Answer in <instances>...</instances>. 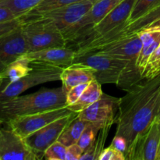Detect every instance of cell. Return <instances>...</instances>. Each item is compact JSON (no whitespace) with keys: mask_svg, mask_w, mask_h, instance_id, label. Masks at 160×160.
<instances>
[{"mask_svg":"<svg viewBox=\"0 0 160 160\" xmlns=\"http://www.w3.org/2000/svg\"><path fill=\"white\" fill-rule=\"evenodd\" d=\"M136 1L137 0H123L101 21L84 31L73 45L78 47L81 44L102 37L117 28L126 25Z\"/></svg>","mask_w":160,"mask_h":160,"instance_id":"7","label":"cell"},{"mask_svg":"<svg viewBox=\"0 0 160 160\" xmlns=\"http://www.w3.org/2000/svg\"><path fill=\"white\" fill-rule=\"evenodd\" d=\"M88 123L89 122L83 120L78 114L77 117L67 124L58 141L67 147L78 143L81 134Z\"/></svg>","mask_w":160,"mask_h":160,"instance_id":"21","label":"cell"},{"mask_svg":"<svg viewBox=\"0 0 160 160\" xmlns=\"http://www.w3.org/2000/svg\"><path fill=\"white\" fill-rule=\"evenodd\" d=\"M26 54L32 64H43L65 68L73 63L76 50L70 46H66L47 48L27 52Z\"/></svg>","mask_w":160,"mask_h":160,"instance_id":"15","label":"cell"},{"mask_svg":"<svg viewBox=\"0 0 160 160\" xmlns=\"http://www.w3.org/2000/svg\"><path fill=\"white\" fill-rule=\"evenodd\" d=\"M110 146L115 148V149L118 150V151L123 152L125 154L127 150H128V142H127V140L123 137L115 135V137L112 139Z\"/></svg>","mask_w":160,"mask_h":160,"instance_id":"33","label":"cell"},{"mask_svg":"<svg viewBox=\"0 0 160 160\" xmlns=\"http://www.w3.org/2000/svg\"><path fill=\"white\" fill-rule=\"evenodd\" d=\"M83 153L84 150L78 145V144H73L67 147L66 160H80Z\"/></svg>","mask_w":160,"mask_h":160,"instance_id":"31","label":"cell"},{"mask_svg":"<svg viewBox=\"0 0 160 160\" xmlns=\"http://www.w3.org/2000/svg\"><path fill=\"white\" fill-rule=\"evenodd\" d=\"M0 160H1V159H0Z\"/></svg>","mask_w":160,"mask_h":160,"instance_id":"38","label":"cell"},{"mask_svg":"<svg viewBox=\"0 0 160 160\" xmlns=\"http://www.w3.org/2000/svg\"><path fill=\"white\" fill-rule=\"evenodd\" d=\"M160 73V45L151 55L147 62L142 77L144 79H150Z\"/></svg>","mask_w":160,"mask_h":160,"instance_id":"26","label":"cell"},{"mask_svg":"<svg viewBox=\"0 0 160 160\" xmlns=\"http://www.w3.org/2000/svg\"><path fill=\"white\" fill-rule=\"evenodd\" d=\"M66 93L62 87L42 88L38 92L0 102V121L9 122L22 116L65 107Z\"/></svg>","mask_w":160,"mask_h":160,"instance_id":"2","label":"cell"},{"mask_svg":"<svg viewBox=\"0 0 160 160\" xmlns=\"http://www.w3.org/2000/svg\"><path fill=\"white\" fill-rule=\"evenodd\" d=\"M95 79V70L90 67L80 63H73L65 67L60 75L62 87L65 93L74 86L90 83Z\"/></svg>","mask_w":160,"mask_h":160,"instance_id":"16","label":"cell"},{"mask_svg":"<svg viewBox=\"0 0 160 160\" xmlns=\"http://www.w3.org/2000/svg\"><path fill=\"white\" fill-rule=\"evenodd\" d=\"M67 147L56 141L45 151L43 159L47 160H66Z\"/></svg>","mask_w":160,"mask_h":160,"instance_id":"28","label":"cell"},{"mask_svg":"<svg viewBox=\"0 0 160 160\" xmlns=\"http://www.w3.org/2000/svg\"><path fill=\"white\" fill-rule=\"evenodd\" d=\"M160 28V2L152 8L142 17L123 27V34H134L145 28Z\"/></svg>","mask_w":160,"mask_h":160,"instance_id":"19","label":"cell"},{"mask_svg":"<svg viewBox=\"0 0 160 160\" xmlns=\"http://www.w3.org/2000/svg\"><path fill=\"white\" fill-rule=\"evenodd\" d=\"M159 2L160 0H137L127 23H131L140 18Z\"/></svg>","mask_w":160,"mask_h":160,"instance_id":"25","label":"cell"},{"mask_svg":"<svg viewBox=\"0 0 160 160\" xmlns=\"http://www.w3.org/2000/svg\"><path fill=\"white\" fill-rule=\"evenodd\" d=\"M159 160H160V159H159Z\"/></svg>","mask_w":160,"mask_h":160,"instance_id":"39","label":"cell"},{"mask_svg":"<svg viewBox=\"0 0 160 160\" xmlns=\"http://www.w3.org/2000/svg\"><path fill=\"white\" fill-rule=\"evenodd\" d=\"M33 70V66L27 54L22 55L11 62L0 73V85L14 82L28 75Z\"/></svg>","mask_w":160,"mask_h":160,"instance_id":"18","label":"cell"},{"mask_svg":"<svg viewBox=\"0 0 160 160\" xmlns=\"http://www.w3.org/2000/svg\"><path fill=\"white\" fill-rule=\"evenodd\" d=\"M142 40L138 33L125 34L123 28L98 38L81 44L75 48L76 53L98 52L116 59L129 62L131 67H137V59L142 48Z\"/></svg>","mask_w":160,"mask_h":160,"instance_id":"3","label":"cell"},{"mask_svg":"<svg viewBox=\"0 0 160 160\" xmlns=\"http://www.w3.org/2000/svg\"><path fill=\"white\" fill-rule=\"evenodd\" d=\"M92 5L93 3L90 0H83L34 17H43L51 19L62 34H64L83 18Z\"/></svg>","mask_w":160,"mask_h":160,"instance_id":"13","label":"cell"},{"mask_svg":"<svg viewBox=\"0 0 160 160\" xmlns=\"http://www.w3.org/2000/svg\"><path fill=\"white\" fill-rule=\"evenodd\" d=\"M78 114L73 112L69 115L60 117L25 138L24 140L27 145L38 160L43 159L45 150L52 144L58 141L67 124L76 117Z\"/></svg>","mask_w":160,"mask_h":160,"instance_id":"8","label":"cell"},{"mask_svg":"<svg viewBox=\"0 0 160 160\" xmlns=\"http://www.w3.org/2000/svg\"><path fill=\"white\" fill-rule=\"evenodd\" d=\"M1 160H38L25 142L8 122L0 121Z\"/></svg>","mask_w":160,"mask_h":160,"instance_id":"9","label":"cell"},{"mask_svg":"<svg viewBox=\"0 0 160 160\" xmlns=\"http://www.w3.org/2000/svg\"><path fill=\"white\" fill-rule=\"evenodd\" d=\"M156 120H158V121L160 122V106H159V111H158V113H157V117H156Z\"/></svg>","mask_w":160,"mask_h":160,"instance_id":"35","label":"cell"},{"mask_svg":"<svg viewBox=\"0 0 160 160\" xmlns=\"http://www.w3.org/2000/svg\"><path fill=\"white\" fill-rule=\"evenodd\" d=\"M43 0H0V6L10 9L19 17L29 12Z\"/></svg>","mask_w":160,"mask_h":160,"instance_id":"23","label":"cell"},{"mask_svg":"<svg viewBox=\"0 0 160 160\" xmlns=\"http://www.w3.org/2000/svg\"><path fill=\"white\" fill-rule=\"evenodd\" d=\"M112 126H106L99 131L96 140L84 152L80 160H98L100 154L105 148V143Z\"/></svg>","mask_w":160,"mask_h":160,"instance_id":"22","label":"cell"},{"mask_svg":"<svg viewBox=\"0 0 160 160\" xmlns=\"http://www.w3.org/2000/svg\"><path fill=\"white\" fill-rule=\"evenodd\" d=\"M32 66L33 70L21 79L6 85H0V102L20 95L23 92L34 86L60 81V75L63 70L62 67L43 64H32Z\"/></svg>","mask_w":160,"mask_h":160,"instance_id":"6","label":"cell"},{"mask_svg":"<svg viewBox=\"0 0 160 160\" xmlns=\"http://www.w3.org/2000/svg\"><path fill=\"white\" fill-rule=\"evenodd\" d=\"M160 106V73L143 79L120 98L115 135L123 137L128 148L156 120Z\"/></svg>","mask_w":160,"mask_h":160,"instance_id":"1","label":"cell"},{"mask_svg":"<svg viewBox=\"0 0 160 160\" xmlns=\"http://www.w3.org/2000/svg\"><path fill=\"white\" fill-rule=\"evenodd\" d=\"M128 160H159V122L155 120L149 128L135 139L125 153Z\"/></svg>","mask_w":160,"mask_h":160,"instance_id":"10","label":"cell"},{"mask_svg":"<svg viewBox=\"0 0 160 160\" xmlns=\"http://www.w3.org/2000/svg\"><path fill=\"white\" fill-rule=\"evenodd\" d=\"M72 112H73L71 110L65 106V107L43 111L31 115L16 117L9 120L8 123L17 134L25 138L32 133L38 131L39 129L44 128L54 120L69 115Z\"/></svg>","mask_w":160,"mask_h":160,"instance_id":"11","label":"cell"},{"mask_svg":"<svg viewBox=\"0 0 160 160\" xmlns=\"http://www.w3.org/2000/svg\"><path fill=\"white\" fill-rule=\"evenodd\" d=\"M81 1H83V0H43L40 4L38 5L32 10L23 15L22 17H30L40 15L44 12H49V11Z\"/></svg>","mask_w":160,"mask_h":160,"instance_id":"24","label":"cell"},{"mask_svg":"<svg viewBox=\"0 0 160 160\" xmlns=\"http://www.w3.org/2000/svg\"><path fill=\"white\" fill-rule=\"evenodd\" d=\"M20 18L18 16L16 15L12 11L7 9L6 7L0 6V23L4 22L10 21V20H15V19Z\"/></svg>","mask_w":160,"mask_h":160,"instance_id":"34","label":"cell"},{"mask_svg":"<svg viewBox=\"0 0 160 160\" xmlns=\"http://www.w3.org/2000/svg\"><path fill=\"white\" fill-rule=\"evenodd\" d=\"M99 131V128H97L95 125L91 123L88 124L78 142V145L84 150V152L96 140L97 135Z\"/></svg>","mask_w":160,"mask_h":160,"instance_id":"27","label":"cell"},{"mask_svg":"<svg viewBox=\"0 0 160 160\" xmlns=\"http://www.w3.org/2000/svg\"><path fill=\"white\" fill-rule=\"evenodd\" d=\"M159 128H160V122H159Z\"/></svg>","mask_w":160,"mask_h":160,"instance_id":"37","label":"cell"},{"mask_svg":"<svg viewBox=\"0 0 160 160\" xmlns=\"http://www.w3.org/2000/svg\"><path fill=\"white\" fill-rule=\"evenodd\" d=\"M88 84L89 83L78 84V85H76L72 88H70L66 93V103H67V106L74 104L79 99V98L82 95V93L85 90Z\"/></svg>","mask_w":160,"mask_h":160,"instance_id":"29","label":"cell"},{"mask_svg":"<svg viewBox=\"0 0 160 160\" xmlns=\"http://www.w3.org/2000/svg\"><path fill=\"white\" fill-rule=\"evenodd\" d=\"M22 20L20 18L15 19L10 21L4 22L0 23V36L6 34V33L17 29V28L21 26Z\"/></svg>","mask_w":160,"mask_h":160,"instance_id":"32","label":"cell"},{"mask_svg":"<svg viewBox=\"0 0 160 160\" xmlns=\"http://www.w3.org/2000/svg\"><path fill=\"white\" fill-rule=\"evenodd\" d=\"M27 52L28 48L21 26L0 36V73L9 64Z\"/></svg>","mask_w":160,"mask_h":160,"instance_id":"14","label":"cell"},{"mask_svg":"<svg viewBox=\"0 0 160 160\" xmlns=\"http://www.w3.org/2000/svg\"><path fill=\"white\" fill-rule=\"evenodd\" d=\"M137 33L142 43L137 59V67L142 76L148 59L160 45V28H145Z\"/></svg>","mask_w":160,"mask_h":160,"instance_id":"17","label":"cell"},{"mask_svg":"<svg viewBox=\"0 0 160 160\" xmlns=\"http://www.w3.org/2000/svg\"><path fill=\"white\" fill-rule=\"evenodd\" d=\"M91 2H92V3H95V2H96L97 1H98V0H90Z\"/></svg>","mask_w":160,"mask_h":160,"instance_id":"36","label":"cell"},{"mask_svg":"<svg viewBox=\"0 0 160 160\" xmlns=\"http://www.w3.org/2000/svg\"><path fill=\"white\" fill-rule=\"evenodd\" d=\"M20 19L28 52L67 46L63 34L51 19L43 17H20Z\"/></svg>","mask_w":160,"mask_h":160,"instance_id":"4","label":"cell"},{"mask_svg":"<svg viewBox=\"0 0 160 160\" xmlns=\"http://www.w3.org/2000/svg\"><path fill=\"white\" fill-rule=\"evenodd\" d=\"M101 83L98 82L96 79L91 81L84 91L79 99L73 105L67 106L72 112L79 113L84 109L88 107L94 102L98 101L103 95L102 90Z\"/></svg>","mask_w":160,"mask_h":160,"instance_id":"20","label":"cell"},{"mask_svg":"<svg viewBox=\"0 0 160 160\" xmlns=\"http://www.w3.org/2000/svg\"><path fill=\"white\" fill-rule=\"evenodd\" d=\"M98 160H126V156L123 152L118 151L112 147L105 148L100 154Z\"/></svg>","mask_w":160,"mask_h":160,"instance_id":"30","label":"cell"},{"mask_svg":"<svg viewBox=\"0 0 160 160\" xmlns=\"http://www.w3.org/2000/svg\"><path fill=\"white\" fill-rule=\"evenodd\" d=\"M120 98L103 93L102 96L78 113L81 118L100 130L106 126H112L115 123L116 109H118Z\"/></svg>","mask_w":160,"mask_h":160,"instance_id":"12","label":"cell"},{"mask_svg":"<svg viewBox=\"0 0 160 160\" xmlns=\"http://www.w3.org/2000/svg\"><path fill=\"white\" fill-rule=\"evenodd\" d=\"M73 63L83 64L93 69L95 79L101 84H117L129 62L98 52H88L76 53Z\"/></svg>","mask_w":160,"mask_h":160,"instance_id":"5","label":"cell"}]
</instances>
